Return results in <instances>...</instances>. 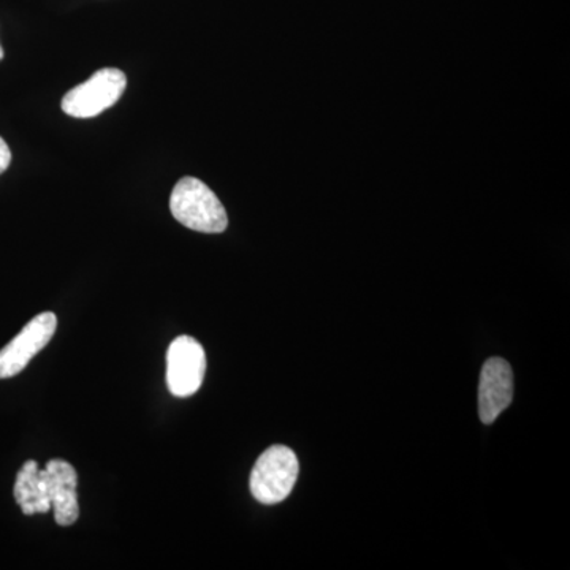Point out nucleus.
Masks as SVG:
<instances>
[{"label":"nucleus","mask_w":570,"mask_h":570,"mask_svg":"<svg viewBox=\"0 0 570 570\" xmlns=\"http://www.w3.org/2000/svg\"><path fill=\"white\" fill-rule=\"evenodd\" d=\"M170 209L179 224L200 234H223L228 225L227 212L217 195L193 176L176 183Z\"/></svg>","instance_id":"f257e3e1"},{"label":"nucleus","mask_w":570,"mask_h":570,"mask_svg":"<svg viewBox=\"0 0 570 570\" xmlns=\"http://www.w3.org/2000/svg\"><path fill=\"white\" fill-rule=\"evenodd\" d=\"M299 463L294 450L273 445L262 453L250 472V493L266 505L279 504L294 490Z\"/></svg>","instance_id":"f03ea898"},{"label":"nucleus","mask_w":570,"mask_h":570,"mask_svg":"<svg viewBox=\"0 0 570 570\" xmlns=\"http://www.w3.org/2000/svg\"><path fill=\"white\" fill-rule=\"evenodd\" d=\"M127 88V77L119 69L96 71L88 81L70 89L63 96L62 111L71 118H96L121 99Z\"/></svg>","instance_id":"7ed1b4c3"},{"label":"nucleus","mask_w":570,"mask_h":570,"mask_svg":"<svg viewBox=\"0 0 570 570\" xmlns=\"http://www.w3.org/2000/svg\"><path fill=\"white\" fill-rule=\"evenodd\" d=\"M205 348L193 336H178L167 352V385L176 397L193 396L204 384Z\"/></svg>","instance_id":"20e7f679"},{"label":"nucleus","mask_w":570,"mask_h":570,"mask_svg":"<svg viewBox=\"0 0 570 570\" xmlns=\"http://www.w3.org/2000/svg\"><path fill=\"white\" fill-rule=\"evenodd\" d=\"M58 328L55 313L33 317L13 340L0 351V379L14 377L29 362L48 346Z\"/></svg>","instance_id":"39448f33"},{"label":"nucleus","mask_w":570,"mask_h":570,"mask_svg":"<svg viewBox=\"0 0 570 570\" xmlns=\"http://www.w3.org/2000/svg\"><path fill=\"white\" fill-rule=\"evenodd\" d=\"M513 397V373L502 358L487 360L479 384V415L487 425L510 406Z\"/></svg>","instance_id":"423d86ee"},{"label":"nucleus","mask_w":570,"mask_h":570,"mask_svg":"<svg viewBox=\"0 0 570 570\" xmlns=\"http://www.w3.org/2000/svg\"><path fill=\"white\" fill-rule=\"evenodd\" d=\"M43 469L56 523L70 527L80 517L77 471L63 460L48 461Z\"/></svg>","instance_id":"0eeeda50"},{"label":"nucleus","mask_w":570,"mask_h":570,"mask_svg":"<svg viewBox=\"0 0 570 570\" xmlns=\"http://www.w3.org/2000/svg\"><path fill=\"white\" fill-rule=\"evenodd\" d=\"M13 494L24 515L47 513L51 510L47 475L37 461H26L24 466L18 472Z\"/></svg>","instance_id":"6e6552de"},{"label":"nucleus","mask_w":570,"mask_h":570,"mask_svg":"<svg viewBox=\"0 0 570 570\" xmlns=\"http://www.w3.org/2000/svg\"><path fill=\"white\" fill-rule=\"evenodd\" d=\"M11 163V151L9 145H7L6 140L0 137V175L9 168Z\"/></svg>","instance_id":"1a4fd4ad"},{"label":"nucleus","mask_w":570,"mask_h":570,"mask_svg":"<svg viewBox=\"0 0 570 570\" xmlns=\"http://www.w3.org/2000/svg\"><path fill=\"white\" fill-rule=\"evenodd\" d=\"M2 59H3V48L0 47V61H2Z\"/></svg>","instance_id":"9d476101"}]
</instances>
